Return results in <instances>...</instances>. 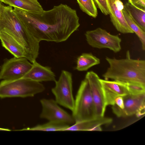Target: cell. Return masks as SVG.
Masks as SVG:
<instances>
[{"mask_svg":"<svg viewBox=\"0 0 145 145\" xmlns=\"http://www.w3.org/2000/svg\"><path fill=\"white\" fill-rule=\"evenodd\" d=\"M0 67H1V66H0Z\"/></svg>","mask_w":145,"mask_h":145,"instance_id":"30","label":"cell"},{"mask_svg":"<svg viewBox=\"0 0 145 145\" xmlns=\"http://www.w3.org/2000/svg\"><path fill=\"white\" fill-rule=\"evenodd\" d=\"M123 13L128 26L138 37L142 44V50H145V31L143 30L132 19L126 10L124 8Z\"/></svg>","mask_w":145,"mask_h":145,"instance_id":"21","label":"cell"},{"mask_svg":"<svg viewBox=\"0 0 145 145\" xmlns=\"http://www.w3.org/2000/svg\"><path fill=\"white\" fill-rule=\"evenodd\" d=\"M32 65L25 57H15L7 60L1 67L0 80H11L22 78Z\"/></svg>","mask_w":145,"mask_h":145,"instance_id":"8","label":"cell"},{"mask_svg":"<svg viewBox=\"0 0 145 145\" xmlns=\"http://www.w3.org/2000/svg\"><path fill=\"white\" fill-rule=\"evenodd\" d=\"M0 32L7 33L25 50L33 62L38 57L40 42L27 30L12 7L2 4L0 13Z\"/></svg>","mask_w":145,"mask_h":145,"instance_id":"2","label":"cell"},{"mask_svg":"<svg viewBox=\"0 0 145 145\" xmlns=\"http://www.w3.org/2000/svg\"><path fill=\"white\" fill-rule=\"evenodd\" d=\"M105 103L107 106H113L118 97H123L129 94L126 83L118 81L100 79Z\"/></svg>","mask_w":145,"mask_h":145,"instance_id":"13","label":"cell"},{"mask_svg":"<svg viewBox=\"0 0 145 145\" xmlns=\"http://www.w3.org/2000/svg\"><path fill=\"white\" fill-rule=\"evenodd\" d=\"M98 8L104 14H109V11L107 0H94Z\"/></svg>","mask_w":145,"mask_h":145,"instance_id":"24","label":"cell"},{"mask_svg":"<svg viewBox=\"0 0 145 145\" xmlns=\"http://www.w3.org/2000/svg\"><path fill=\"white\" fill-rule=\"evenodd\" d=\"M105 59L109 66L103 75L105 79L145 86L144 60L132 59L128 50L125 58L118 59L106 57Z\"/></svg>","mask_w":145,"mask_h":145,"instance_id":"3","label":"cell"},{"mask_svg":"<svg viewBox=\"0 0 145 145\" xmlns=\"http://www.w3.org/2000/svg\"><path fill=\"white\" fill-rule=\"evenodd\" d=\"M69 126V125L64 123L49 121L43 124L37 125L32 127L25 128L19 130L64 131Z\"/></svg>","mask_w":145,"mask_h":145,"instance_id":"20","label":"cell"},{"mask_svg":"<svg viewBox=\"0 0 145 145\" xmlns=\"http://www.w3.org/2000/svg\"><path fill=\"white\" fill-rule=\"evenodd\" d=\"M115 104L121 109L124 108V103L123 97L122 96H118L115 100Z\"/></svg>","mask_w":145,"mask_h":145,"instance_id":"26","label":"cell"},{"mask_svg":"<svg viewBox=\"0 0 145 145\" xmlns=\"http://www.w3.org/2000/svg\"><path fill=\"white\" fill-rule=\"evenodd\" d=\"M45 89L40 82L27 79L4 80L0 82V98L33 97Z\"/></svg>","mask_w":145,"mask_h":145,"instance_id":"4","label":"cell"},{"mask_svg":"<svg viewBox=\"0 0 145 145\" xmlns=\"http://www.w3.org/2000/svg\"><path fill=\"white\" fill-rule=\"evenodd\" d=\"M2 3L30 12L42 11L43 8L38 0H0Z\"/></svg>","mask_w":145,"mask_h":145,"instance_id":"17","label":"cell"},{"mask_svg":"<svg viewBox=\"0 0 145 145\" xmlns=\"http://www.w3.org/2000/svg\"><path fill=\"white\" fill-rule=\"evenodd\" d=\"M55 82V85L51 91L55 97V100L58 104L72 111L74 108V99L72 93V74L62 70L58 80Z\"/></svg>","mask_w":145,"mask_h":145,"instance_id":"6","label":"cell"},{"mask_svg":"<svg viewBox=\"0 0 145 145\" xmlns=\"http://www.w3.org/2000/svg\"><path fill=\"white\" fill-rule=\"evenodd\" d=\"M40 101L42 107L41 118L69 125L75 122L72 115L59 107L55 100L43 99Z\"/></svg>","mask_w":145,"mask_h":145,"instance_id":"9","label":"cell"},{"mask_svg":"<svg viewBox=\"0 0 145 145\" xmlns=\"http://www.w3.org/2000/svg\"><path fill=\"white\" fill-rule=\"evenodd\" d=\"M86 40L91 47L98 48H108L115 53L121 49V39L100 27L86 31L85 34Z\"/></svg>","mask_w":145,"mask_h":145,"instance_id":"7","label":"cell"},{"mask_svg":"<svg viewBox=\"0 0 145 145\" xmlns=\"http://www.w3.org/2000/svg\"><path fill=\"white\" fill-rule=\"evenodd\" d=\"M82 11L89 16L96 18L97 10L94 0H76Z\"/></svg>","mask_w":145,"mask_h":145,"instance_id":"22","label":"cell"},{"mask_svg":"<svg viewBox=\"0 0 145 145\" xmlns=\"http://www.w3.org/2000/svg\"><path fill=\"white\" fill-rule=\"evenodd\" d=\"M2 3L0 1V12H1V6L2 4Z\"/></svg>","mask_w":145,"mask_h":145,"instance_id":"29","label":"cell"},{"mask_svg":"<svg viewBox=\"0 0 145 145\" xmlns=\"http://www.w3.org/2000/svg\"><path fill=\"white\" fill-rule=\"evenodd\" d=\"M0 40L2 46L12 54L17 57H25L31 63L32 60L24 48L14 39L4 32H0Z\"/></svg>","mask_w":145,"mask_h":145,"instance_id":"15","label":"cell"},{"mask_svg":"<svg viewBox=\"0 0 145 145\" xmlns=\"http://www.w3.org/2000/svg\"><path fill=\"white\" fill-rule=\"evenodd\" d=\"M123 97V109H120L115 104L112 107L113 112L118 117L130 116L136 114L141 108L145 106V93L137 95L129 94Z\"/></svg>","mask_w":145,"mask_h":145,"instance_id":"11","label":"cell"},{"mask_svg":"<svg viewBox=\"0 0 145 145\" xmlns=\"http://www.w3.org/2000/svg\"><path fill=\"white\" fill-rule=\"evenodd\" d=\"M102 130L101 126H97L91 129L90 131H101Z\"/></svg>","mask_w":145,"mask_h":145,"instance_id":"27","label":"cell"},{"mask_svg":"<svg viewBox=\"0 0 145 145\" xmlns=\"http://www.w3.org/2000/svg\"><path fill=\"white\" fill-rule=\"evenodd\" d=\"M110 21L118 31L123 34L133 33L123 13L124 4L121 0H107Z\"/></svg>","mask_w":145,"mask_h":145,"instance_id":"12","label":"cell"},{"mask_svg":"<svg viewBox=\"0 0 145 145\" xmlns=\"http://www.w3.org/2000/svg\"><path fill=\"white\" fill-rule=\"evenodd\" d=\"M100 63V59L91 53H83L77 58L76 69L79 71H86Z\"/></svg>","mask_w":145,"mask_h":145,"instance_id":"19","label":"cell"},{"mask_svg":"<svg viewBox=\"0 0 145 145\" xmlns=\"http://www.w3.org/2000/svg\"><path fill=\"white\" fill-rule=\"evenodd\" d=\"M124 7L133 20L145 31V9L137 7L128 2L124 5Z\"/></svg>","mask_w":145,"mask_h":145,"instance_id":"18","label":"cell"},{"mask_svg":"<svg viewBox=\"0 0 145 145\" xmlns=\"http://www.w3.org/2000/svg\"><path fill=\"white\" fill-rule=\"evenodd\" d=\"M13 10L27 30L40 42L65 41L80 25L76 11L65 4L40 12H28L16 8Z\"/></svg>","mask_w":145,"mask_h":145,"instance_id":"1","label":"cell"},{"mask_svg":"<svg viewBox=\"0 0 145 145\" xmlns=\"http://www.w3.org/2000/svg\"><path fill=\"white\" fill-rule=\"evenodd\" d=\"M126 85L129 94L137 95L145 93V86L135 83H126Z\"/></svg>","mask_w":145,"mask_h":145,"instance_id":"23","label":"cell"},{"mask_svg":"<svg viewBox=\"0 0 145 145\" xmlns=\"http://www.w3.org/2000/svg\"><path fill=\"white\" fill-rule=\"evenodd\" d=\"M112 121V118L103 117H96L94 118L75 123L72 125L69 126L64 131H90V130L97 126H101L111 124Z\"/></svg>","mask_w":145,"mask_h":145,"instance_id":"16","label":"cell"},{"mask_svg":"<svg viewBox=\"0 0 145 145\" xmlns=\"http://www.w3.org/2000/svg\"><path fill=\"white\" fill-rule=\"evenodd\" d=\"M72 112L75 123L96 117L94 103L88 81L86 78L81 83Z\"/></svg>","mask_w":145,"mask_h":145,"instance_id":"5","label":"cell"},{"mask_svg":"<svg viewBox=\"0 0 145 145\" xmlns=\"http://www.w3.org/2000/svg\"><path fill=\"white\" fill-rule=\"evenodd\" d=\"M85 78L88 80L94 103L96 117L104 116L106 106L102 86L98 75L94 72H88Z\"/></svg>","mask_w":145,"mask_h":145,"instance_id":"10","label":"cell"},{"mask_svg":"<svg viewBox=\"0 0 145 145\" xmlns=\"http://www.w3.org/2000/svg\"><path fill=\"white\" fill-rule=\"evenodd\" d=\"M133 5L140 8L145 9V0H128Z\"/></svg>","mask_w":145,"mask_h":145,"instance_id":"25","label":"cell"},{"mask_svg":"<svg viewBox=\"0 0 145 145\" xmlns=\"http://www.w3.org/2000/svg\"><path fill=\"white\" fill-rule=\"evenodd\" d=\"M0 131H10V130L8 129L2 128H0Z\"/></svg>","mask_w":145,"mask_h":145,"instance_id":"28","label":"cell"},{"mask_svg":"<svg viewBox=\"0 0 145 145\" xmlns=\"http://www.w3.org/2000/svg\"><path fill=\"white\" fill-rule=\"evenodd\" d=\"M32 64L31 69L22 78L39 82H55L56 80V75L50 67L42 65L36 61L32 63Z\"/></svg>","mask_w":145,"mask_h":145,"instance_id":"14","label":"cell"}]
</instances>
